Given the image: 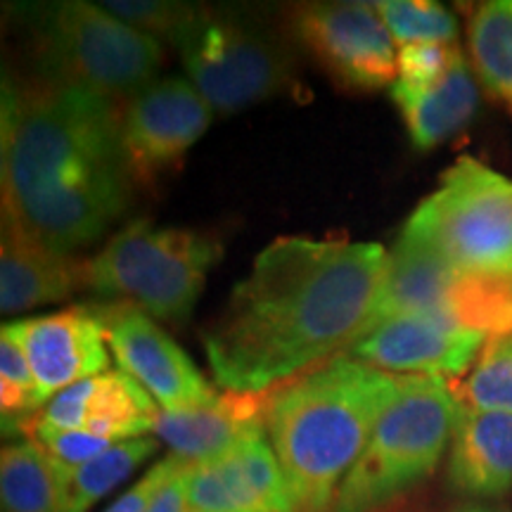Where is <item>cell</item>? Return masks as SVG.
Listing matches in <instances>:
<instances>
[{
  "mask_svg": "<svg viewBox=\"0 0 512 512\" xmlns=\"http://www.w3.org/2000/svg\"><path fill=\"white\" fill-rule=\"evenodd\" d=\"M448 484L477 498H498L512 489V415L458 408Z\"/></svg>",
  "mask_w": 512,
  "mask_h": 512,
  "instance_id": "ac0fdd59",
  "label": "cell"
},
{
  "mask_svg": "<svg viewBox=\"0 0 512 512\" xmlns=\"http://www.w3.org/2000/svg\"><path fill=\"white\" fill-rule=\"evenodd\" d=\"M192 463H183L178 470L166 479L162 489L157 491L147 512H185L188 508V472Z\"/></svg>",
  "mask_w": 512,
  "mask_h": 512,
  "instance_id": "4dcf8cb0",
  "label": "cell"
},
{
  "mask_svg": "<svg viewBox=\"0 0 512 512\" xmlns=\"http://www.w3.org/2000/svg\"><path fill=\"white\" fill-rule=\"evenodd\" d=\"M219 252V245L200 233L138 219L88 261V290L178 325L190 318Z\"/></svg>",
  "mask_w": 512,
  "mask_h": 512,
  "instance_id": "8992f818",
  "label": "cell"
},
{
  "mask_svg": "<svg viewBox=\"0 0 512 512\" xmlns=\"http://www.w3.org/2000/svg\"><path fill=\"white\" fill-rule=\"evenodd\" d=\"M384 266L387 252L375 242H271L204 335L216 382L226 392L266 394L349 351L366 330Z\"/></svg>",
  "mask_w": 512,
  "mask_h": 512,
  "instance_id": "6da1fadb",
  "label": "cell"
},
{
  "mask_svg": "<svg viewBox=\"0 0 512 512\" xmlns=\"http://www.w3.org/2000/svg\"><path fill=\"white\" fill-rule=\"evenodd\" d=\"M190 512H297L266 434L188 472Z\"/></svg>",
  "mask_w": 512,
  "mask_h": 512,
  "instance_id": "5bb4252c",
  "label": "cell"
},
{
  "mask_svg": "<svg viewBox=\"0 0 512 512\" xmlns=\"http://www.w3.org/2000/svg\"><path fill=\"white\" fill-rule=\"evenodd\" d=\"M453 43H413L399 50V76L394 83L422 88L439 81L458 53Z\"/></svg>",
  "mask_w": 512,
  "mask_h": 512,
  "instance_id": "83f0119b",
  "label": "cell"
},
{
  "mask_svg": "<svg viewBox=\"0 0 512 512\" xmlns=\"http://www.w3.org/2000/svg\"><path fill=\"white\" fill-rule=\"evenodd\" d=\"M399 375L339 354L275 387L266 399V434L297 512H328ZM344 482V479H342Z\"/></svg>",
  "mask_w": 512,
  "mask_h": 512,
  "instance_id": "3957f363",
  "label": "cell"
},
{
  "mask_svg": "<svg viewBox=\"0 0 512 512\" xmlns=\"http://www.w3.org/2000/svg\"><path fill=\"white\" fill-rule=\"evenodd\" d=\"M12 328L34 375L38 406L74 384L102 375L110 361L105 330L93 306L22 318Z\"/></svg>",
  "mask_w": 512,
  "mask_h": 512,
  "instance_id": "4fadbf2b",
  "label": "cell"
},
{
  "mask_svg": "<svg viewBox=\"0 0 512 512\" xmlns=\"http://www.w3.org/2000/svg\"><path fill=\"white\" fill-rule=\"evenodd\" d=\"M470 57L484 88L512 112V0L479 5L470 19Z\"/></svg>",
  "mask_w": 512,
  "mask_h": 512,
  "instance_id": "603a6c76",
  "label": "cell"
},
{
  "mask_svg": "<svg viewBox=\"0 0 512 512\" xmlns=\"http://www.w3.org/2000/svg\"><path fill=\"white\" fill-rule=\"evenodd\" d=\"M155 451L157 441L150 437L119 441V444H112L107 448L102 456L93 458L91 463L57 475V484H60V510H91L102 496L110 494L114 486L124 482Z\"/></svg>",
  "mask_w": 512,
  "mask_h": 512,
  "instance_id": "7402d4cb",
  "label": "cell"
},
{
  "mask_svg": "<svg viewBox=\"0 0 512 512\" xmlns=\"http://www.w3.org/2000/svg\"><path fill=\"white\" fill-rule=\"evenodd\" d=\"M102 8L119 17L128 27L143 31V34L157 38H174L183 22L195 8L183 3H166V0H110L102 3Z\"/></svg>",
  "mask_w": 512,
  "mask_h": 512,
  "instance_id": "4316f807",
  "label": "cell"
},
{
  "mask_svg": "<svg viewBox=\"0 0 512 512\" xmlns=\"http://www.w3.org/2000/svg\"><path fill=\"white\" fill-rule=\"evenodd\" d=\"M458 512H501V510H491V508H477V505H472V508H463Z\"/></svg>",
  "mask_w": 512,
  "mask_h": 512,
  "instance_id": "1f68e13d",
  "label": "cell"
},
{
  "mask_svg": "<svg viewBox=\"0 0 512 512\" xmlns=\"http://www.w3.org/2000/svg\"><path fill=\"white\" fill-rule=\"evenodd\" d=\"M0 408L5 432L10 427L17 430V425H29V415L41 408L36 399L34 375L12 323L3 325L0 335Z\"/></svg>",
  "mask_w": 512,
  "mask_h": 512,
  "instance_id": "484cf974",
  "label": "cell"
},
{
  "mask_svg": "<svg viewBox=\"0 0 512 512\" xmlns=\"http://www.w3.org/2000/svg\"><path fill=\"white\" fill-rule=\"evenodd\" d=\"M297 36L332 79L358 91L394 86L399 55L370 3L313 5L297 15Z\"/></svg>",
  "mask_w": 512,
  "mask_h": 512,
  "instance_id": "30bf717a",
  "label": "cell"
},
{
  "mask_svg": "<svg viewBox=\"0 0 512 512\" xmlns=\"http://www.w3.org/2000/svg\"><path fill=\"white\" fill-rule=\"evenodd\" d=\"M403 233L439 252L463 275H512V178L460 157L408 219Z\"/></svg>",
  "mask_w": 512,
  "mask_h": 512,
  "instance_id": "52a82bcc",
  "label": "cell"
},
{
  "mask_svg": "<svg viewBox=\"0 0 512 512\" xmlns=\"http://www.w3.org/2000/svg\"><path fill=\"white\" fill-rule=\"evenodd\" d=\"M88 290V261L57 252L3 214L0 311L22 313Z\"/></svg>",
  "mask_w": 512,
  "mask_h": 512,
  "instance_id": "9a60e30c",
  "label": "cell"
},
{
  "mask_svg": "<svg viewBox=\"0 0 512 512\" xmlns=\"http://www.w3.org/2000/svg\"><path fill=\"white\" fill-rule=\"evenodd\" d=\"M38 444L48 453L50 463H53L57 475L62 472L76 470V467L91 463L93 458L102 456L112 441L95 437V434L69 430V432H36Z\"/></svg>",
  "mask_w": 512,
  "mask_h": 512,
  "instance_id": "f1b7e54d",
  "label": "cell"
},
{
  "mask_svg": "<svg viewBox=\"0 0 512 512\" xmlns=\"http://www.w3.org/2000/svg\"><path fill=\"white\" fill-rule=\"evenodd\" d=\"M171 41L188 81L214 112H242L273 98L290 83L292 60L287 50L238 19L195 10Z\"/></svg>",
  "mask_w": 512,
  "mask_h": 512,
  "instance_id": "ba28073f",
  "label": "cell"
},
{
  "mask_svg": "<svg viewBox=\"0 0 512 512\" xmlns=\"http://www.w3.org/2000/svg\"><path fill=\"white\" fill-rule=\"evenodd\" d=\"M0 496L5 512H62L57 472L38 441L3 448Z\"/></svg>",
  "mask_w": 512,
  "mask_h": 512,
  "instance_id": "44dd1931",
  "label": "cell"
},
{
  "mask_svg": "<svg viewBox=\"0 0 512 512\" xmlns=\"http://www.w3.org/2000/svg\"><path fill=\"white\" fill-rule=\"evenodd\" d=\"M460 406L512 415V335L489 337L475 370L458 389Z\"/></svg>",
  "mask_w": 512,
  "mask_h": 512,
  "instance_id": "cb8c5ba5",
  "label": "cell"
},
{
  "mask_svg": "<svg viewBox=\"0 0 512 512\" xmlns=\"http://www.w3.org/2000/svg\"><path fill=\"white\" fill-rule=\"evenodd\" d=\"M3 214L57 252L91 245L131 200L114 100L43 79L3 86Z\"/></svg>",
  "mask_w": 512,
  "mask_h": 512,
  "instance_id": "7a4b0ae2",
  "label": "cell"
},
{
  "mask_svg": "<svg viewBox=\"0 0 512 512\" xmlns=\"http://www.w3.org/2000/svg\"><path fill=\"white\" fill-rule=\"evenodd\" d=\"M214 110L188 79L166 76L128 100L121 112V140L136 181H152L204 136Z\"/></svg>",
  "mask_w": 512,
  "mask_h": 512,
  "instance_id": "8fae6325",
  "label": "cell"
},
{
  "mask_svg": "<svg viewBox=\"0 0 512 512\" xmlns=\"http://www.w3.org/2000/svg\"><path fill=\"white\" fill-rule=\"evenodd\" d=\"M266 399L268 392H226L204 406L159 411L155 432L178 458L192 465L211 463L266 434Z\"/></svg>",
  "mask_w": 512,
  "mask_h": 512,
  "instance_id": "2e32d148",
  "label": "cell"
},
{
  "mask_svg": "<svg viewBox=\"0 0 512 512\" xmlns=\"http://www.w3.org/2000/svg\"><path fill=\"white\" fill-rule=\"evenodd\" d=\"M460 283L463 273H458L444 256L418 238L401 233L399 242L387 254L380 292L363 335L396 316L453 318Z\"/></svg>",
  "mask_w": 512,
  "mask_h": 512,
  "instance_id": "e0dca14e",
  "label": "cell"
},
{
  "mask_svg": "<svg viewBox=\"0 0 512 512\" xmlns=\"http://www.w3.org/2000/svg\"><path fill=\"white\" fill-rule=\"evenodd\" d=\"M484 342V332L465 328L453 318L396 316L358 337L347 356L382 373L446 380L465 373Z\"/></svg>",
  "mask_w": 512,
  "mask_h": 512,
  "instance_id": "7c38bea8",
  "label": "cell"
},
{
  "mask_svg": "<svg viewBox=\"0 0 512 512\" xmlns=\"http://www.w3.org/2000/svg\"><path fill=\"white\" fill-rule=\"evenodd\" d=\"M183 463H188V460L178 458L176 453H169V456L159 460L152 470H147L145 477L140 479L138 484H133L131 489H128L117 503H112L105 512H147L150 510L152 501H155L157 491L162 489L166 479L174 475Z\"/></svg>",
  "mask_w": 512,
  "mask_h": 512,
  "instance_id": "f546056e",
  "label": "cell"
},
{
  "mask_svg": "<svg viewBox=\"0 0 512 512\" xmlns=\"http://www.w3.org/2000/svg\"><path fill=\"white\" fill-rule=\"evenodd\" d=\"M83 384V432L117 444L155 432L157 403L124 370H105Z\"/></svg>",
  "mask_w": 512,
  "mask_h": 512,
  "instance_id": "ffe728a7",
  "label": "cell"
},
{
  "mask_svg": "<svg viewBox=\"0 0 512 512\" xmlns=\"http://www.w3.org/2000/svg\"><path fill=\"white\" fill-rule=\"evenodd\" d=\"M93 311L119 368L131 375L157 406L164 411H183L216 399L192 358L143 309L114 302L93 306Z\"/></svg>",
  "mask_w": 512,
  "mask_h": 512,
  "instance_id": "9c48e42d",
  "label": "cell"
},
{
  "mask_svg": "<svg viewBox=\"0 0 512 512\" xmlns=\"http://www.w3.org/2000/svg\"><path fill=\"white\" fill-rule=\"evenodd\" d=\"M396 46L413 43H451L456 38V19L444 5L430 0H382L375 3Z\"/></svg>",
  "mask_w": 512,
  "mask_h": 512,
  "instance_id": "d4e9b609",
  "label": "cell"
},
{
  "mask_svg": "<svg viewBox=\"0 0 512 512\" xmlns=\"http://www.w3.org/2000/svg\"><path fill=\"white\" fill-rule=\"evenodd\" d=\"M458 408L444 377L399 375L330 512H375L425 482L453 437Z\"/></svg>",
  "mask_w": 512,
  "mask_h": 512,
  "instance_id": "277c9868",
  "label": "cell"
},
{
  "mask_svg": "<svg viewBox=\"0 0 512 512\" xmlns=\"http://www.w3.org/2000/svg\"><path fill=\"white\" fill-rule=\"evenodd\" d=\"M392 98L406 121L408 136L420 150L437 147L441 140L460 131L475 117L479 102L475 79L460 50L439 81L422 88L394 83Z\"/></svg>",
  "mask_w": 512,
  "mask_h": 512,
  "instance_id": "d6986e66",
  "label": "cell"
},
{
  "mask_svg": "<svg viewBox=\"0 0 512 512\" xmlns=\"http://www.w3.org/2000/svg\"><path fill=\"white\" fill-rule=\"evenodd\" d=\"M46 81L121 100L157 81L162 43L128 27L102 5L67 0L27 12Z\"/></svg>",
  "mask_w": 512,
  "mask_h": 512,
  "instance_id": "5b68a950",
  "label": "cell"
}]
</instances>
